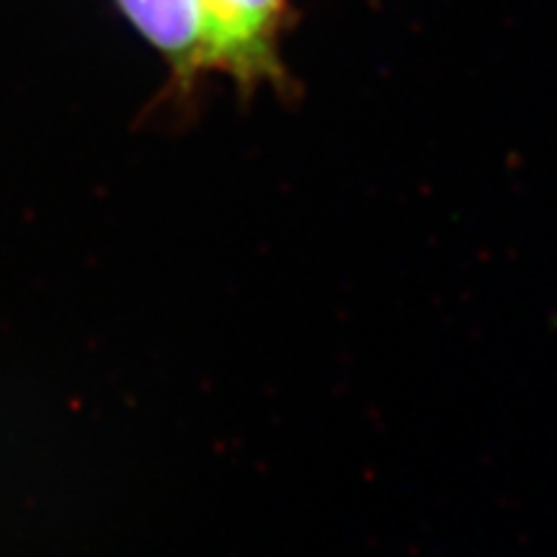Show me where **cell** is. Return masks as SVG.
<instances>
[{"label": "cell", "mask_w": 557, "mask_h": 557, "mask_svg": "<svg viewBox=\"0 0 557 557\" xmlns=\"http://www.w3.org/2000/svg\"><path fill=\"white\" fill-rule=\"evenodd\" d=\"M287 0H205L207 70L240 83L278 75L276 34Z\"/></svg>", "instance_id": "obj_1"}, {"label": "cell", "mask_w": 557, "mask_h": 557, "mask_svg": "<svg viewBox=\"0 0 557 557\" xmlns=\"http://www.w3.org/2000/svg\"><path fill=\"white\" fill-rule=\"evenodd\" d=\"M120 5L181 75L191 78L207 70L205 0H120Z\"/></svg>", "instance_id": "obj_2"}]
</instances>
